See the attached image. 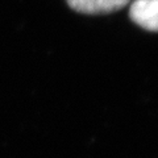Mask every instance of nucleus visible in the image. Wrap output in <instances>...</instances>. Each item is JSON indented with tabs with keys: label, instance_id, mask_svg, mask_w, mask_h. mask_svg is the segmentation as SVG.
Listing matches in <instances>:
<instances>
[{
	"label": "nucleus",
	"instance_id": "obj_1",
	"mask_svg": "<svg viewBox=\"0 0 158 158\" xmlns=\"http://www.w3.org/2000/svg\"><path fill=\"white\" fill-rule=\"evenodd\" d=\"M129 17L138 27L158 32V0H135L129 9Z\"/></svg>",
	"mask_w": 158,
	"mask_h": 158
},
{
	"label": "nucleus",
	"instance_id": "obj_2",
	"mask_svg": "<svg viewBox=\"0 0 158 158\" xmlns=\"http://www.w3.org/2000/svg\"><path fill=\"white\" fill-rule=\"evenodd\" d=\"M129 0H67L74 11L87 15L111 13L125 7Z\"/></svg>",
	"mask_w": 158,
	"mask_h": 158
}]
</instances>
